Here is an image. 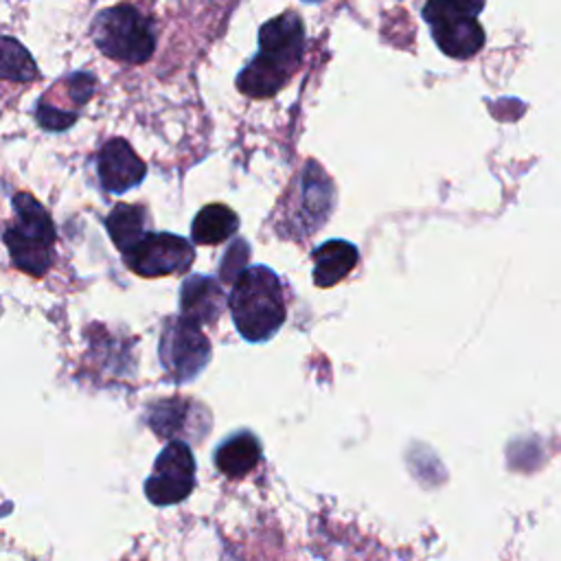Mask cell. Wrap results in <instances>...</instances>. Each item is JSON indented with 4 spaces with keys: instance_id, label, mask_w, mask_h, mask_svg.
<instances>
[{
    "instance_id": "1",
    "label": "cell",
    "mask_w": 561,
    "mask_h": 561,
    "mask_svg": "<svg viewBox=\"0 0 561 561\" xmlns=\"http://www.w3.org/2000/svg\"><path fill=\"white\" fill-rule=\"evenodd\" d=\"M228 307L237 331L248 342H267L287 318L280 278L265 265H250L239 272Z\"/></svg>"
},
{
    "instance_id": "2",
    "label": "cell",
    "mask_w": 561,
    "mask_h": 561,
    "mask_svg": "<svg viewBox=\"0 0 561 561\" xmlns=\"http://www.w3.org/2000/svg\"><path fill=\"white\" fill-rule=\"evenodd\" d=\"M11 202L15 219L2 234L4 245L9 248L11 261L18 270L39 278L53 265L55 224L33 195L20 191Z\"/></svg>"
},
{
    "instance_id": "3",
    "label": "cell",
    "mask_w": 561,
    "mask_h": 561,
    "mask_svg": "<svg viewBox=\"0 0 561 561\" xmlns=\"http://www.w3.org/2000/svg\"><path fill=\"white\" fill-rule=\"evenodd\" d=\"M90 33L96 48L114 61L145 64L156 50L153 22L127 2L96 13Z\"/></svg>"
},
{
    "instance_id": "4",
    "label": "cell",
    "mask_w": 561,
    "mask_h": 561,
    "mask_svg": "<svg viewBox=\"0 0 561 561\" xmlns=\"http://www.w3.org/2000/svg\"><path fill=\"white\" fill-rule=\"evenodd\" d=\"M484 0H427L423 20L436 46L454 59H469L484 46V28L478 22Z\"/></svg>"
},
{
    "instance_id": "5",
    "label": "cell",
    "mask_w": 561,
    "mask_h": 561,
    "mask_svg": "<svg viewBox=\"0 0 561 561\" xmlns=\"http://www.w3.org/2000/svg\"><path fill=\"white\" fill-rule=\"evenodd\" d=\"M160 364L169 379L175 383H186L195 379L210 359V342L202 333V327L175 316L167 320L158 344Z\"/></svg>"
},
{
    "instance_id": "6",
    "label": "cell",
    "mask_w": 561,
    "mask_h": 561,
    "mask_svg": "<svg viewBox=\"0 0 561 561\" xmlns=\"http://www.w3.org/2000/svg\"><path fill=\"white\" fill-rule=\"evenodd\" d=\"M125 265L142 278L182 274L191 267L195 250L188 239L173 232H147L123 252Z\"/></svg>"
},
{
    "instance_id": "7",
    "label": "cell",
    "mask_w": 561,
    "mask_h": 561,
    "mask_svg": "<svg viewBox=\"0 0 561 561\" xmlns=\"http://www.w3.org/2000/svg\"><path fill=\"white\" fill-rule=\"evenodd\" d=\"M195 486V458L184 440H171L158 454L151 476L145 480V495L156 506L186 500Z\"/></svg>"
},
{
    "instance_id": "8",
    "label": "cell",
    "mask_w": 561,
    "mask_h": 561,
    "mask_svg": "<svg viewBox=\"0 0 561 561\" xmlns=\"http://www.w3.org/2000/svg\"><path fill=\"white\" fill-rule=\"evenodd\" d=\"M296 195L287 191L291 197H296V210H289V230L300 228L302 232L311 234L322 221H327L331 213L333 186L316 162H307L296 180Z\"/></svg>"
},
{
    "instance_id": "9",
    "label": "cell",
    "mask_w": 561,
    "mask_h": 561,
    "mask_svg": "<svg viewBox=\"0 0 561 561\" xmlns=\"http://www.w3.org/2000/svg\"><path fill=\"white\" fill-rule=\"evenodd\" d=\"M305 53V26L294 11L267 20L259 28V55L285 70L289 77Z\"/></svg>"
},
{
    "instance_id": "10",
    "label": "cell",
    "mask_w": 561,
    "mask_h": 561,
    "mask_svg": "<svg viewBox=\"0 0 561 561\" xmlns=\"http://www.w3.org/2000/svg\"><path fill=\"white\" fill-rule=\"evenodd\" d=\"M96 173L105 191L125 193L145 180L147 164L125 138H112L96 156Z\"/></svg>"
},
{
    "instance_id": "11",
    "label": "cell",
    "mask_w": 561,
    "mask_h": 561,
    "mask_svg": "<svg viewBox=\"0 0 561 561\" xmlns=\"http://www.w3.org/2000/svg\"><path fill=\"white\" fill-rule=\"evenodd\" d=\"M226 307V294L217 278L193 274L180 287V316L204 327L215 322Z\"/></svg>"
},
{
    "instance_id": "12",
    "label": "cell",
    "mask_w": 561,
    "mask_h": 561,
    "mask_svg": "<svg viewBox=\"0 0 561 561\" xmlns=\"http://www.w3.org/2000/svg\"><path fill=\"white\" fill-rule=\"evenodd\" d=\"M313 259V283L318 287H333L346 278L357 261L359 250L344 239H329L311 252Z\"/></svg>"
},
{
    "instance_id": "13",
    "label": "cell",
    "mask_w": 561,
    "mask_h": 561,
    "mask_svg": "<svg viewBox=\"0 0 561 561\" xmlns=\"http://www.w3.org/2000/svg\"><path fill=\"white\" fill-rule=\"evenodd\" d=\"M199 412H204V408L197 405V401L186 397H169L156 401L149 408L147 423L162 438H175L182 434L202 436L199 432H195V427H191V421H195V414Z\"/></svg>"
},
{
    "instance_id": "14",
    "label": "cell",
    "mask_w": 561,
    "mask_h": 561,
    "mask_svg": "<svg viewBox=\"0 0 561 561\" xmlns=\"http://www.w3.org/2000/svg\"><path fill=\"white\" fill-rule=\"evenodd\" d=\"M261 456L259 438L250 430H239L215 449V467L226 478H243L261 462Z\"/></svg>"
},
{
    "instance_id": "15",
    "label": "cell",
    "mask_w": 561,
    "mask_h": 561,
    "mask_svg": "<svg viewBox=\"0 0 561 561\" xmlns=\"http://www.w3.org/2000/svg\"><path fill=\"white\" fill-rule=\"evenodd\" d=\"M239 228L237 213L226 204H206L191 224V239L197 245H219Z\"/></svg>"
},
{
    "instance_id": "16",
    "label": "cell",
    "mask_w": 561,
    "mask_h": 561,
    "mask_svg": "<svg viewBox=\"0 0 561 561\" xmlns=\"http://www.w3.org/2000/svg\"><path fill=\"white\" fill-rule=\"evenodd\" d=\"M289 75L261 57L259 53L243 66V70L237 75V88L245 96L252 99H267L274 96L285 83Z\"/></svg>"
},
{
    "instance_id": "17",
    "label": "cell",
    "mask_w": 561,
    "mask_h": 561,
    "mask_svg": "<svg viewBox=\"0 0 561 561\" xmlns=\"http://www.w3.org/2000/svg\"><path fill=\"white\" fill-rule=\"evenodd\" d=\"M147 224H149L147 210L138 204H116L105 217L107 234L116 245V250H121V254L149 232Z\"/></svg>"
},
{
    "instance_id": "18",
    "label": "cell",
    "mask_w": 561,
    "mask_h": 561,
    "mask_svg": "<svg viewBox=\"0 0 561 561\" xmlns=\"http://www.w3.org/2000/svg\"><path fill=\"white\" fill-rule=\"evenodd\" d=\"M39 77L37 64L31 53L9 35H0V79L28 83Z\"/></svg>"
},
{
    "instance_id": "19",
    "label": "cell",
    "mask_w": 561,
    "mask_h": 561,
    "mask_svg": "<svg viewBox=\"0 0 561 561\" xmlns=\"http://www.w3.org/2000/svg\"><path fill=\"white\" fill-rule=\"evenodd\" d=\"M77 116H79V114L68 112V110H61V107H57V105H53V103H48V101H44V99H39L37 105H35V118H37V123H39L44 129H50V131H64V129H68L70 125H75Z\"/></svg>"
},
{
    "instance_id": "20",
    "label": "cell",
    "mask_w": 561,
    "mask_h": 561,
    "mask_svg": "<svg viewBox=\"0 0 561 561\" xmlns=\"http://www.w3.org/2000/svg\"><path fill=\"white\" fill-rule=\"evenodd\" d=\"M248 241L245 239H237L228 252L224 254V261H221V280L224 283H232L239 272L245 267V261H248Z\"/></svg>"
},
{
    "instance_id": "21",
    "label": "cell",
    "mask_w": 561,
    "mask_h": 561,
    "mask_svg": "<svg viewBox=\"0 0 561 561\" xmlns=\"http://www.w3.org/2000/svg\"><path fill=\"white\" fill-rule=\"evenodd\" d=\"M64 83L68 85V96H70V101H72L77 107L85 105V103L90 101V96L94 94V90H96V79H94V75H92V72H83V70L68 75V77L64 79Z\"/></svg>"
},
{
    "instance_id": "22",
    "label": "cell",
    "mask_w": 561,
    "mask_h": 561,
    "mask_svg": "<svg viewBox=\"0 0 561 561\" xmlns=\"http://www.w3.org/2000/svg\"><path fill=\"white\" fill-rule=\"evenodd\" d=\"M305 2H320V0H305Z\"/></svg>"
}]
</instances>
